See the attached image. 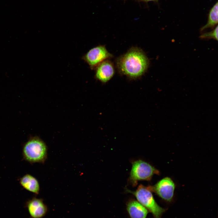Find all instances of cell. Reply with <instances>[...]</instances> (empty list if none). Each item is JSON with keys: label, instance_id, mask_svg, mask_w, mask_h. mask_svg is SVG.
I'll return each instance as SVG.
<instances>
[{"label": "cell", "instance_id": "cell-9", "mask_svg": "<svg viewBox=\"0 0 218 218\" xmlns=\"http://www.w3.org/2000/svg\"><path fill=\"white\" fill-rule=\"evenodd\" d=\"M126 209L130 218H147L148 211L137 200H131L126 204Z\"/></svg>", "mask_w": 218, "mask_h": 218}, {"label": "cell", "instance_id": "cell-11", "mask_svg": "<svg viewBox=\"0 0 218 218\" xmlns=\"http://www.w3.org/2000/svg\"><path fill=\"white\" fill-rule=\"evenodd\" d=\"M218 2H217L211 9L206 24L200 29V31L206 29L213 28L218 23Z\"/></svg>", "mask_w": 218, "mask_h": 218}, {"label": "cell", "instance_id": "cell-12", "mask_svg": "<svg viewBox=\"0 0 218 218\" xmlns=\"http://www.w3.org/2000/svg\"><path fill=\"white\" fill-rule=\"evenodd\" d=\"M200 37L201 39H213L217 41L218 26L217 25L215 28L211 31L206 32L202 34L200 36Z\"/></svg>", "mask_w": 218, "mask_h": 218}, {"label": "cell", "instance_id": "cell-7", "mask_svg": "<svg viewBox=\"0 0 218 218\" xmlns=\"http://www.w3.org/2000/svg\"><path fill=\"white\" fill-rule=\"evenodd\" d=\"M25 206L31 218H42L48 212V208L42 199L33 197L28 200Z\"/></svg>", "mask_w": 218, "mask_h": 218}, {"label": "cell", "instance_id": "cell-6", "mask_svg": "<svg viewBox=\"0 0 218 218\" xmlns=\"http://www.w3.org/2000/svg\"><path fill=\"white\" fill-rule=\"evenodd\" d=\"M113 56L104 46L99 45L90 49L86 54L85 59L89 65L93 68Z\"/></svg>", "mask_w": 218, "mask_h": 218}, {"label": "cell", "instance_id": "cell-2", "mask_svg": "<svg viewBox=\"0 0 218 218\" xmlns=\"http://www.w3.org/2000/svg\"><path fill=\"white\" fill-rule=\"evenodd\" d=\"M45 143L37 137H31L24 144L22 155L24 160L31 163H44L47 158Z\"/></svg>", "mask_w": 218, "mask_h": 218}, {"label": "cell", "instance_id": "cell-10", "mask_svg": "<svg viewBox=\"0 0 218 218\" xmlns=\"http://www.w3.org/2000/svg\"><path fill=\"white\" fill-rule=\"evenodd\" d=\"M19 183L21 186L27 190L35 194H38L40 187L39 182L34 177L26 174L20 178Z\"/></svg>", "mask_w": 218, "mask_h": 218}, {"label": "cell", "instance_id": "cell-3", "mask_svg": "<svg viewBox=\"0 0 218 218\" xmlns=\"http://www.w3.org/2000/svg\"><path fill=\"white\" fill-rule=\"evenodd\" d=\"M127 191L133 194L137 200L152 213L154 218H161L165 210L157 203L148 186L140 184L135 191L127 189Z\"/></svg>", "mask_w": 218, "mask_h": 218}, {"label": "cell", "instance_id": "cell-8", "mask_svg": "<svg viewBox=\"0 0 218 218\" xmlns=\"http://www.w3.org/2000/svg\"><path fill=\"white\" fill-rule=\"evenodd\" d=\"M115 69L113 64L108 60L100 64L96 68L95 76L97 78L103 83H106L114 76Z\"/></svg>", "mask_w": 218, "mask_h": 218}, {"label": "cell", "instance_id": "cell-5", "mask_svg": "<svg viewBox=\"0 0 218 218\" xmlns=\"http://www.w3.org/2000/svg\"><path fill=\"white\" fill-rule=\"evenodd\" d=\"M152 191L161 198L170 202L172 200L175 189V184L170 178L166 177L161 179L153 186H148Z\"/></svg>", "mask_w": 218, "mask_h": 218}, {"label": "cell", "instance_id": "cell-4", "mask_svg": "<svg viewBox=\"0 0 218 218\" xmlns=\"http://www.w3.org/2000/svg\"><path fill=\"white\" fill-rule=\"evenodd\" d=\"M159 174V171L149 163L137 160L132 163L129 181L132 186L135 187L138 181H149L154 175Z\"/></svg>", "mask_w": 218, "mask_h": 218}, {"label": "cell", "instance_id": "cell-13", "mask_svg": "<svg viewBox=\"0 0 218 218\" xmlns=\"http://www.w3.org/2000/svg\"><path fill=\"white\" fill-rule=\"evenodd\" d=\"M143 0V1H144L148 2V1H155V0Z\"/></svg>", "mask_w": 218, "mask_h": 218}, {"label": "cell", "instance_id": "cell-1", "mask_svg": "<svg viewBox=\"0 0 218 218\" xmlns=\"http://www.w3.org/2000/svg\"><path fill=\"white\" fill-rule=\"evenodd\" d=\"M149 59L141 49L133 47L116 60L117 67L121 74L132 78L140 77L147 70Z\"/></svg>", "mask_w": 218, "mask_h": 218}]
</instances>
